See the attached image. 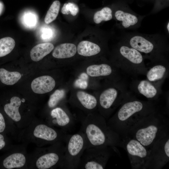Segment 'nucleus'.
<instances>
[{"instance_id": "25", "label": "nucleus", "mask_w": 169, "mask_h": 169, "mask_svg": "<svg viewBox=\"0 0 169 169\" xmlns=\"http://www.w3.org/2000/svg\"><path fill=\"white\" fill-rule=\"evenodd\" d=\"M21 74L17 71L10 72L3 68L0 69V80L3 84L12 85L21 78Z\"/></svg>"}, {"instance_id": "14", "label": "nucleus", "mask_w": 169, "mask_h": 169, "mask_svg": "<svg viewBox=\"0 0 169 169\" xmlns=\"http://www.w3.org/2000/svg\"><path fill=\"white\" fill-rule=\"evenodd\" d=\"M169 68L168 61L153 64L149 69L147 68L145 74L146 79L161 88L162 85L168 75Z\"/></svg>"}, {"instance_id": "17", "label": "nucleus", "mask_w": 169, "mask_h": 169, "mask_svg": "<svg viewBox=\"0 0 169 169\" xmlns=\"http://www.w3.org/2000/svg\"><path fill=\"white\" fill-rule=\"evenodd\" d=\"M55 85L54 79L49 75H43L34 79L31 83L33 91L38 94H44L52 91Z\"/></svg>"}, {"instance_id": "35", "label": "nucleus", "mask_w": 169, "mask_h": 169, "mask_svg": "<svg viewBox=\"0 0 169 169\" xmlns=\"http://www.w3.org/2000/svg\"><path fill=\"white\" fill-rule=\"evenodd\" d=\"M166 28L167 29V31L168 32V33H169V22H168Z\"/></svg>"}, {"instance_id": "12", "label": "nucleus", "mask_w": 169, "mask_h": 169, "mask_svg": "<svg viewBox=\"0 0 169 169\" xmlns=\"http://www.w3.org/2000/svg\"><path fill=\"white\" fill-rule=\"evenodd\" d=\"M33 135L45 144H53L61 141L65 143L69 135L61 130L56 129L46 123H42L35 126Z\"/></svg>"}, {"instance_id": "23", "label": "nucleus", "mask_w": 169, "mask_h": 169, "mask_svg": "<svg viewBox=\"0 0 169 169\" xmlns=\"http://www.w3.org/2000/svg\"><path fill=\"white\" fill-rule=\"evenodd\" d=\"M77 50L79 55L88 57L99 54L101 51V49L98 44L85 40L82 41L79 43Z\"/></svg>"}, {"instance_id": "30", "label": "nucleus", "mask_w": 169, "mask_h": 169, "mask_svg": "<svg viewBox=\"0 0 169 169\" xmlns=\"http://www.w3.org/2000/svg\"><path fill=\"white\" fill-rule=\"evenodd\" d=\"M79 11L78 6L72 2H69L64 3L61 9V13L64 14H71L76 16Z\"/></svg>"}, {"instance_id": "34", "label": "nucleus", "mask_w": 169, "mask_h": 169, "mask_svg": "<svg viewBox=\"0 0 169 169\" xmlns=\"http://www.w3.org/2000/svg\"><path fill=\"white\" fill-rule=\"evenodd\" d=\"M5 142L3 135L0 134V150L3 148L5 145Z\"/></svg>"}, {"instance_id": "11", "label": "nucleus", "mask_w": 169, "mask_h": 169, "mask_svg": "<svg viewBox=\"0 0 169 169\" xmlns=\"http://www.w3.org/2000/svg\"><path fill=\"white\" fill-rule=\"evenodd\" d=\"M146 168H160L168 162L169 158L168 136L156 142L150 149Z\"/></svg>"}, {"instance_id": "28", "label": "nucleus", "mask_w": 169, "mask_h": 169, "mask_svg": "<svg viewBox=\"0 0 169 169\" xmlns=\"http://www.w3.org/2000/svg\"><path fill=\"white\" fill-rule=\"evenodd\" d=\"M60 3L58 0L54 1L48 10L44 18V22L49 24L57 18L60 9Z\"/></svg>"}, {"instance_id": "4", "label": "nucleus", "mask_w": 169, "mask_h": 169, "mask_svg": "<svg viewBox=\"0 0 169 169\" xmlns=\"http://www.w3.org/2000/svg\"><path fill=\"white\" fill-rule=\"evenodd\" d=\"M143 55L124 42L118 46L113 64L118 69L133 76L145 75L147 68Z\"/></svg>"}, {"instance_id": "31", "label": "nucleus", "mask_w": 169, "mask_h": 169, "mask_svg": "<svg viewBox=\"0 0 169 169\" xmlns=\"http://www.w3.org/2000/svg\"><path fill=\"white\" fill-rule=\"evenodd\" d=\"M23 19L24 24L28 27H33L37 23L36 17L33 13H26Z\"/></svg>"}, {"instance_id": "18", "label": "nucleus", "mask_w": 169, "mask_h": 169, "mask_svg": "<svg viewBox=\"0 0 169 169\" xmlns=\"http://www.w3.org/2000/svg\"><path fill=\"white\" fill-rule=\"evenodd\" d=\"M74 103L78 107L88 111L94 110L98 106L97 98L93 95L82 91L76 94V100Z\"/></svg>"}, {"instance_id": "26", "label": "nucleus", "mask_w": 169, "mask_h": 169, "mask_svg": "<svg viewBox=\"0 0 169 169\" xmlns=\"http://www.w3.org/2000/svg\"><path fill=\"white\" fill-rule=\"evenodd\" d=\"M15 44L14 40L10 37L0 39V57L9 54L13 49Z\"/></svg>"}, {"instance_id": "13", "label": "nucleus", "mask_w": 169, "mask_h": 169, "mask_svg": "<svg viewBox=\"0 0 169 169\" xmlns=\"http://www.w3.org/2000/svg\"><path fill=\"white\" fill-rule=\"evenodd\" d=\"M75 118L67 111L60 107L53 109L50 115L46 120V123L49 125L60 128V130L67 133L74 126Z\"/></svg>"}, {"instance_id": "15", "label": "nucleus", "mask_w": 169, "mask_h": 169, "mask_svg": "<svg viewBox=\"0 0 169 169\" xmlns=\"http://www.w3.org/2000/svg\"><path fill=\"white\" fill-rule=\"evenodd\" d=\"M118 69L114 64L104 63L89 66L86 72L91 77L109 78L112 80L119 81L120 77Z\"/></svg>"}, {"instance_id": "10", "label": "nucleus", "mask_w": 169, "mask_h": 169, "mask_svg": "<svg viewBox=\"0 0 169 169\" xmlns=\"http://www.w3.org/2000/svg\"><path fill=\"white\" fill-rule=\"evenodd\" d=\"M63 141L57 142L47 148L37 159L36 167L39 169H48L59 167L63 168L65 145Z\"/></svg>"}, {"instance_id": "33", "label": "nucleus", "mask_w": 169, "mask_h": 169, "mask_svg": "<svg viewBox=\"0 0 169 169\" xmlns=\"http://www.w3.org/2000/svg\"><path fill=\"white\" fill-rule=\"evenodd\" d=\"M52 34V31L49 28L45 29L44 32H43L42 37L44 38H50L51 37Z\"/></svg>"}, {"instance_id": "24", "label": "nucleus", "mask_w": 169, "mask_h": 169, "mask_svg": "<svg viewBox=\"0 0 169 169\" xmlns=\"http://www.w3.org/2000/svg\"><path fill=\"white\" fill-rule=\"evenodd\" d=\"M115 16L118 21L121 22L122 27L125 28L135 26L139 21L138 18L135 14L121 10H117Z\"/></svg>"}, {"instance_id": "2", "label": "nucleus", "mask_w": 169, "mask_h": 169, "mask_svg": "<svg viewBox=\"0 0 169 169\" xmlns=\"http://www.w3.org/2000/svg\"><path fill=\"white\" fill-rule=\"evenodd\" d=\"M81 120L80 130L85 138L86 148L113 147L120 143L119 135L108 125L105 119L100 114L91 113Z\"/></svg>"}, {"instance_id": "27", "label": "nucleus", "mask_w": 169, "mask_h": 169, "mask_svg": "<svg viewBox=\"0 0 169 169\" xmlns=\"http://www.w3.org/2000/svg\"><path fill=\"white\" fill-rule=\"evenodd\" d=\"M112 17L111 9L109 7H105L95 13L93 19L95 23L99 24L103 21H106L110 20L112 19Z\"/></svg>"}, {"instance_id": "16", "label": "nucleus", "mask_w": 169, "mask_h": 169, "mask_svg": "<svg viewBox=\"0 0 169 169\" xmlns=\"http://www.w3.org/2000/svg\"><path fill=\"white\" fill-rule=\"evenodd\" d=\"M131 87L136 92L151 101L158 98L161 92V88L147 79L134 81Z\"/></svg>"}, {"instance_id": "22", "label": "nucleus", "mask_w": 169, "mask_h": 169, "mask_svg": "<svg viewBox=\"0 0 169 169\" xmlns=\"http://www.w3.org/2000/svg\"><path fill=\"white\" fill-rule=\"evenodd\" d=\"M26 158L22 153L16 152L13 153L3 160V166L8 169L23 167L26 164Z\"/></svg>"}, {"instance_id": "20", "label": "nucleus", "mask_w": 169, "mask_h": 169, "mask_svg": "<svg viewBox=\"0 0 169 169\" xmlns=\"http://www.w3.org/2000/svg\"><path fill=\"white\" fill-rule=\"evenodd\" d=\"M77 52V47L73 44L64 43L56 46L52 53L53 56L56 58H68L74 56Z\"/></svg>"}, {"instance_id": "5", "label": "nucleus", "mask_w": 169, "mask_h": 169, "mask_svg": "<svg viewBox=\"0 0 169 169\" xmlns=\"http://www.w3.org/2000/svg\"><path fill=\"white\" fill-rule=\"evenodd\" d=\"M156 39L152 36L136 34L124 42L139 51L153 64L168 61V47L163 41Z\"/></svg>"}, {"instance_id": "36", "label": "nucleus", "mask_w": 169, "mask_h": 169, "mask_svg": "<svg viewBox=\"0 0 169 169\" xmlns=\"http://www.w3.org/2000/svg\"><path fill=\"white\" fill-rule=\"evenodd\" d=\"M1 4H0V12H1Z\"/></svg>"}, {"instance_id": "8", "label": "nucleus", "mask_w": 169, "mask_h": 169, "mask_svg": "<svg viewBox=\"0 0 169 169\" xmlns=\"http://www.w3.org/2000/svg\"><path fill=\"white\" fill-rule=\"evenodd\" d=\"M110 147L86 148L80 160L78 168L103 169L110 156Z\"/></svg>"}, {"instance_id": "9", "label": "nucleus", "mask_w": 169, "mask_h": 169, "mask_svg": "<svg viewBox=\"0 0 169 169\" xmlns=\"http://www.w3.org/2000/svg\"><path fill=\"white\" fill-rule=\"evenodd\" d=\"M123 145L126 151L131 167L133 169H146L150 150L136 140L124 136Z\"/></svg>"}, {"instance_id": "37", "label": "nucleus", "mask_w": 169, "mask_h": 169, "mask_svg": "<svg viewBox=\"0 0 169 169\" xmlns=\"http://www.w3.org/2000/svg\"><path fill=\"white\" fill-rule=\"evenodd\" d=\"M166 0L168 1L169 0Z\"/></svg>"}, {"instance_id": "32", "label": "nucleus", "mask_w": 169, "mask_h": 169, "mask_svg": "<svg viewBox=\"0 0 169 169\" xmlns=\"http://www.w3.org/2000/svg\"><path fill=\"white\" fill-rule=\"evenodd\" d=\"M6 127V124L4 117L0 112V133L4 130Z\"/></svg>"}, {"instance_id": "19", "label": "nucleus", "mask_w": 169, "mask_h": 169, "mask_svg": "<svg viewBox=\"0 0 169 169\" xmlns=\"http://www.w3.org/2000/svg\"><path fill=\"white\" fill-rule=\"evenodd\" d=\"M21 103L22 101L19 97L13 96L10 99V103L6 104L4 106L6 113L16 123H19L22 120V117L19 110Z\"/></svg>"}, {"instance_id": "6", "label": "nucleus", "mask_w": 169, "mask_h": 169, "mask_svg": "<svg viewBox=\"0 0 169 169\" xmlns=\"http://www.w3.org/2000/svg\"><path fill=\"white\" fill-rule=\"evenodd\" d=\"M112 82L101 92L97 100L100 114L105 119L130 94L125 84L120 80Z\"/></svg>"}, {"instance_id": "3", "label": "nucleus", "mask_w": 169, "mask_h": 169, "mask_svg": "<svg viewBox=\"0 0 169 169\" xmlns=\"http://www.w3.org/2000/svg\"><path fill=\"white\" fill-rule=\"evenodd\" d=\"M168 120L157 111L140 120L124 136L136 140L150 150L156 142L168 135Z\"/></svg>"}, {"instance_id": "7", "label": "nucleus", "mask_w": 169, "mask_h": 169, "mask_svg": "<svg viewBox=\"0 0 169 169\" xmlns=\"http://www.w3.org/2000/svg\"><path fill=\"white\" fill-rule=\"evenodd\" d=\"M86 148L85 138L80 130L69 134L65 143L63 168L78 169L81 157Z\"/></svg>"}, {"instance_id": "1", "label": "nucleus", "mask_w": 169, "mask_h": 169, "mask_svg": "<svg viewBox=\"0 0 169 169\" xmlns=\"http://www.w3.org/2000/svg\"><path fill=\"white\" fill-rule=\"evenodd\" d=\"M157 111L152 101L138 99L130 94L125 99L116 113L107 122L119 135L124 136L134 124L144 117Z\"/></svg>"}, {"instance_id": "21", "label": "nucleus", "mask_w": 169, "mask_h": 169, "mask_svg": "<svg viewBox=\"0 0 169 169\" xmlns=\"http://www.w3.org/2000/svg\"><path fill=\"white\" fill-rule=\"evenodd\" d=\"M54 48V45L51 43L38 44L34 46L31 50V58L34 61H38L49 54Z\"/></svg>"}, {"instance_id": "29", "label": "nucleus", "mask_w": 169, "mask_h": 169, "mask_svg": "<svg viewBox=\"0 0 169 169\" xmlns=\"http://www.w3.org/2000/svg\"><path fill=\"white\" fill-rule=\"evenodd\" d=\"M64 91L63 90H56L50 96L48 105L50 108H55L64 97Z\"/></svg>"}]
</instances>
